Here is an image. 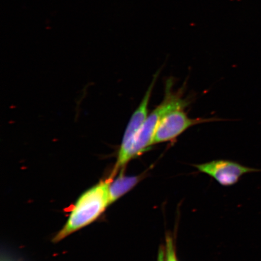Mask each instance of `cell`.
I'll return each instance as SVG.
<instances>
[{"instance_id":"cell-9","label":"cell","mask_w":261,"mask_h":261,"mask_svg":"<svg viewBox=\"0 0 261 261\" xmlns=\"http://www.w3.org/2000/svg\"><path fill=\"white\" fill-rule=\"evenodd\" d=\"M165 261H166V260H165Z\"/></svg>"},{"instance_id":"cell-7","label":"cell","mask_w":261,"mask_h":261,"mask_svg":"<svg viewBox=\"0 0 261 261\" xmlns=\"http://www.w3.org/2000/svg\"><path fill=\"white\" fill-rule=\"evenodd\" d=\"M165 247V260L166 261H178L176 254L174 240L170 236L166 238Z\"/></svg>"},{"instance_id":"cell-3","label":"cell","mask_w":261,"mask_h":261,"mask_svg":"<svg viewBox=\"0 0 261 261\" xmlns=\"http://www.w3.org/2000/svg\"><path fill=\"white\" fill-rule=\"evenodd\" d=\"M159 72L155 74L141 102L134 112L123 134L121 144L117 153L116 162L110 177L114 178L118 173L125 171L128 163L132 161V151L137 137L148 116V106L152 90L154 89Z\"/></svg>"},{"instance_id":"cell-1","label":"cell","mask_w":261,"mask_h":261,"mask_svg":"<svg viewBox=\"0 0 261 261\" xmlns=\"http://www.w3.org/2000/svg\"><path fill=\"white\" fill-rule=\"evenodd\" d=\"M112 180V178L109 177L81 196L74 205L66 223L54 237V243L60 242L100 217L110 205L109 188Z\"/></svg>"},{"instance_id":"cell-5","label":"cell","mask_w":261,"mask_h":261,"mask_svg":"<svg viewBox=\"0 0 261 261\" xmlns=\"http://www.w3.org/2000/svg\"><path fill=\"white\" fill-rule=\"evenodd\" d=\"M194 166L199 171L211 176L224 187L236 185L245 174L261 172L260 169L247 167L237 162L225 160H217Z\"/></svg>"},{"instance_id":"cell-8","label":"cell","mask_w":261,"mask_h":261,"mask_svg":"<svg viewBox=\"0 0 261 261\" xmlns=\"http://www.w3.org/2000/svg\"><path fill=\"white\" fill-rule=\"evenodd\" d=\"M165 247H161L159 249L158 253V261H165Z\"/></svg>"},{"instance_id":"cell-4","label":"cell","mask_w":261,"mask_h":261,"mask_svg":"<svg viewBox=\"0 0 261 261\" xmlns=\"http://www.w3.org/2000/svg\"><path fill=\"white\" fill-rule=\"evenodd\" d=\"M215 118L191 119L185 112L184 109L172 110L163 117L156 128L153 143L172 141L191 127L204 123L217 121Z\"/></svg>"},{"instance_id":"cell-2","label":"cell","mask_w":261,"mask_h":261,"mask_svg":"<svg viewBox=\"0 0 261 261\" xmlns=\"http://www.w3.org/2000/svg\"><path fill=\"white\" fill-rule=\"evenodd\" d=\"M172 87V82L169 80L166 85L164 99L149 114L143 124L133 146L132 154L133 160L144 154L154 146L153 139L156 128L166 114L176 109H185L189 105V101L182 97L179 91H173Z\"/></svg>"},{"instance_id":"cell-6","label":"cell","mask_w":261,"mask_h":261,"mask_svg":"<svg viewBox=\"0 0 261 261\" xmlns=\"http://www.w3.org/2000/svg\"><path fill=\"white\" fill-rule=\"evenodd\" d=\"M146 173L139 175L127 176L124 172L119 173L116 178L111 181L109 188V203L113 204L118 200L124 195L128 193L130 190L138 185L145 178Z\"/></svg>"}]
</instances>
